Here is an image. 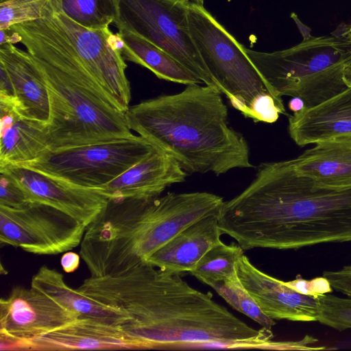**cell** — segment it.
Returning a JSON list of instances; mask_svg holds the SVG:
<instances>
[{
	"label": "cell",
	"instance_id": "18",
	"mask_svg": "<svg viewBox=\"0 0 351 351\" xmlns=\"http://www.w3.org/2000/svg\"><path fill=\"white\" fill-rule=\"evenodd\" d=\"M217 214L205 217L186 228L146 262L172 274L191 272L210 249L222 242Z\"/></svg>",
	"mask_w": 351,
	"mask_h": 351
},
{
	"label": "cell",
	"instance_id": "13",
	"mask_svg": "<svg viewBox=\"0 0 351 351\" xmlns=\"http://www.w3.org/2000/svg\"><path fill=\"white\" fill-rule=\"evenodd\" d=\"M236 266L243 286L270 318L295 322L317 320L318 303L315 297L300 293L285 282L261 271L244 254L237 260Z\"/></svg>",
	"mask_w": 351,
	"mask_h": 351
},
{
	"label": "cell",
	"instance_id": "11",
	"mask_svg": "<svg viewBox=\"0 0 351 351\" xmlns=\"http://www.w3.org/2000/svg\"><path fill=\"white\" fill-rule=\"evenodd\" d=\"M79 316L36 288L15 286L0 300V335L30 341Z\"/></svg>",
	"mask_w": 351,
	"mask_h": 351
},
{
	"label": "cell",
	"instance_id": "8",
	"mask_svg": "<svg viewBox=\"0 0 351 351\" xmlns=\"http://www.w3.org/2000/svg\"><path fill=\"white\" fill-rule=\"evenodd\" d=\"M182 0H115L113 23L166 51L203 84L217 88L191 38Z\"/></svg>",
	"mask_w": 351,
	"mask_h": 351
},
{
	"label": "cell",
	"instance_id": "26",
	"mask_svg": "<svg viewBox=\"0 0 351 351\" xmlns=\"http://www.w3.org/2000/svg\"><path fill=\"white\" fill-rule=\"evenodd\" d=\"M50 0H0V29L41 19Z\"/></svg>",
	"mask_w": 351,
	"mask_h": 351
},
{
	"label": "cell",
	"instance_id": "31",
	"mask_svg": "<svg viewBox=\"0 0 351 351\" xmlns=\"http://www.w3.org/2000/svg\"><path fill=\"white\" fill-rule=\"evenodd\" d=\"M0 103L14 108L15 97L12 81L5 68L0 64Z\"/></svg>",
	"mask_w": 351,
	"mask_h": 351
},
{
	"label": "cell",
	"instance_id": "34",
	"mask_svg": "<svg viewBox=\"0 0 351 351\" xmlns=\"http://www.w3.org/2000/svg\"><path fill=\"white\" fill-rule=\"evenodd\" d=\"M289 108L293 112V113L299 112L305 108L303 100L299 97H293L288 104Z\"/></svg>",
	"mask_w": 351,
	"mask_h": 351
},
{
	"label": "cell",
	"instance_id": "33",
	"mask_svg": "<svg viewBox=\"0 0 351 351\" xmlns=\"http://www.w3.org/2000/svg\"><path fill=\"white\" fill-rule=\"evenodd\" d=\"M0 45L6 43L14 45L21 43V36L11 27L7 29H0Z\"/></svg>",
	"mask_w": 351,
	"mask_h": 351
},
{
	"label": "cell",
	"instance_id": "9",
	"mask_svg": "<svg viewBox=\"0 0 351 351\" xmlns=\"http://www.w3.org/2000/svg\"><path fill=\"white\" fill-rule=\"evenodd\" d=\"M49 8L99 91L125 112L130 107L131 88L118 35L109 27L90 29L75 23L58 8L54 0H50Z\"/></svg>",
	"mask_w": 351,
	"mask_h": 351
},
{
	"label": "cell",
	"instance_id": "5",
	"mask_svg": "<svg viewBox=\"0 0 351 351\" xmlns=\"http://www.w3.org/2000/svg\"><path fill=\"white\" fill-rule=\"evenodd\" d=\"M189 32L195 47L215 82L230 104L254 122L273 123L287 115L282 98L248 57L245 47L204 6L186 4Z\"/></svg>",
	"mask_w": 351,
	"mask_h": 351
},
{
	"label": "cell",
	"instance_id": "25",
	"mask_svg": "<svg viewBox=\"0 0 351 351\" xmlns=\"http://www.w3.org/2000/svg\"><path fill=\"white\" fill-rule=\"evenodd\" d=\"M233 308L245 315L263 328L271 330L273 319L266 315L243 286L238 275L234 278L210 286Z\"/></svg>",
	"mask_w": 351,
	"mask_h": 351
},
{
	"label": "cell",
	"instance_id": "20",
	"mask_svg": "<svg viewBox=\"0 0 351 351\" xmlns=\"http://www.w3.org/2000/svg\"><path fill=\"white\" fill-rule=\"evenodd\" d=\"M289 161L297 173L318 186L351 188V143H319Z\"/></svg>",
	"mask_w": 351,
	"mask_h": 351
},
{
	"label": "cell",
	"instance_id": "35",
	"mask_svg": "<svg viewBox=\"0 0 351 351\" xmlns=\"http://www.w3.org/2000/svg\"><path fill=\"white\" fill-rule=\"evenodd\" d=\"M341 32L348 39L351 45V24L350 25H346L343 28H340Z\"/></svg>",
	"mask_w": 351,
	"mask_h": 351
},
{
	"label": "cell",
	"instance_id": "16",
	"mask_svg": "<svg viewBox=\"0 0 351 351\" xmlns=\"http://www.w3.org/2000/svg\"><path fill=\"white\" fill-rule=\"evenodd\" d=\"M288 132L301 147L323 142L351 143V87L289 116Z\"/></svg>",
	"mask_w": 351,
	"mask_h": 351
},
{
	"label": "cell",
	"instance_id": "19",
	"mask_svg": "<svg viewBox=\"0 0 351 351\" xmlns=\"http://www.w3.org/2000/svg\"><path fill=\"white\" fill-rule=\"evenodd\" d=\"M49 149L46 123L24 119L0 103V167L30 162Z\"/></svg>",
	"mask_w": 351,
	"mask_h": 351
},
{
	"label": "cell",
	"instance_id": "30",
	"mask_svg": "<svg viewBox=\"0 0 351 351\" xmlns=\"http://www.w3.org/2000/svg\"><path fill=\"white\" fill-rule=\"evenodd\" d=\"M323 276L329 281L332 289L351 297V265L338 271H326Z\"/></svg>",
	"mask_w": 351,
	"mask_h": 351
},
{
	"label": "cell",
	"instance_id": "23",
	"mask_svg": "<svg viewBox=\"0 0 351 351\" xmlns=\"http://www.w3.org/2000/svg\"><path fill=\"white\" fill-rule=\"evenodd\" d=\"M243 250L234 243L227 245L221 242L203 256L191 274L210 287L232 279L237 276V261Z\"/></svg>",
	"mask_w": 351,
	"mask_h": 351
},
{
	"label": "cell",
	"instance_id": "2",
	"mask_svg": "<svg viewBox=\"0 0 351 351\" xmlns=\"http://www.w3.org/2000/svg\"><path fill=\"white\" fill-rule=\"evenodd\" d=\"M217 218L222 233L244 250L351 241V188L318 186L289 160L263 162L250 185L223 202Z\"/></svg>",
	"mask_w": 351,
	"mask_h": 351
},
{
	"label": "cell",
	"instance_id": "3",
	"mask_svg": "<svg viewBox=\"0 0 351 351\" xmlns=\"http://www.w3.org/2000/svg\"><path fill=\"white\" fill-rule=\"evenodd\" d=\"M220 90L187 85L181 92L147 99L125 112L130 129L172 156L186 173L223 174L251 168L244 136L229 124Z\"/></svg>",
	"mask_w": 351,
	"mask_h": 351
},
{
	"label": "cell",
	"instance_id": "6",
	"mask_svg": "<svg viewBox=\"0 0 351 351\" xmlns=\"http://www.w3.org/2000/svg\"><path fill=\"white\" fill-rule=\"evenodd\" d=\"M30 56L41 72L49 93L47 139L50 150L134 135L128 127L125 112L116 108L90 83Z\"/></svg>",
	"mask_w": 351,
	"mask_h": 351
},
{
	"label": "cell",
	"instance_id": "28",
	"mask_svg": "<svg viewBox=\"0 0 351 351\" xmlns=\"http://www.w3.org/2000/svg\"><path fill=\"white\" fill-rule=\"evenodd\" d=\"M32 202L25 192L8 175L0 172V205L12 208H23Z\"/></svg>",
	"mask_w": 351,
	"mask_h": 351
},
{
	"label": "cell",
	"instance_id": "29",
	"mask_svg": "<svg viewBox=\"0 0 351 351\" xmlns=\"http://www.w3.org/2000/svg\"><path fill=\"white\" fill-rule=\"evenodd\" d=\"M285 284L300 293L315 298L321 294L328 293L332 290L329 281L324 276L311 280L296 278L293 280L285 282Z\"/></svg>",
	"mask_w": 351,
	"mask_h": 351
},
{
	"label": "cell",
	"instance_id": "15",
	"mask_svg": "<svg viewBox=\"0 0 351 351\" xmlns=\"http://www.w3.org/2000/svg\"><path fill=\"white\" fill-rule=\"evenodd\" d=\"M187 173L170 155L156 149L108 184L96 189L109 200L151 198L185 180Z\"/></svg>",
	"mask_w": 351,
	"mask_h": 351
},
{
	"label": "cell",
	"instance_id": "17",
	"mask_svg": "<svg viewBox=\"0 0 351 351\" xmlns=\"http://www.w3.org/2000/svg\"><path fill=\"white\" fill-rule=\"evenodd\" d=\"M0 64L12 83L15 112L24 119L47 123L49 118V93L42 73L29 53L13 44L0 45Z\"/></svg>",
	"mask_w": 351,
	"mask_h": 351
},
{
	"label": "cell",
	"instance_id": "21",
	"mask_svg": "<svg viewBox=\"0 0 351 351\" xmlns=\"http://www.w3.org/2000/svg\"><path fill=\"white\" fill-rule=\"evenodd\" d=\"M31 287L45 293L66 308L80 316L121 326L130 320L124 312L97 302L69 287L56 269L41 266L32 276Z\"/></svg>",
	"mask_w": 351,
	"mask_h": 351
},
{
	"label": "cell",
	"instance_id": "32",
	"mask_svg": "<svg viewBox=\"0 0 351 351\" xmlns=\"http://www.w3.org/2000/svg\"><path fill=\"white\" fill-rule=\"evenodd\" d=\"M80 255L75 252L68 251L64 252L60 259L62 269L66 273H72L77 270L80 263Z\"/></svg>",
	"mask_w": 351,
	"mask_h": 351
},
{
	"label": "cell",
	"instance_id": "1",
	"mask_svg": "<svg viewBox=\"0 0 351 351\" xmlns=\"http://www.w3.org/2000/svg\"><path fill=\"white\" fill-rule=\"evenodd\" d=\"M86 296L130 317L121 328L145 349L217 345L265 349L271 330H256L191 287L178 274L146 261L119 274L90 276L77 288Z\"/></svg>",
	"mask_w": 351,
	"mask_h": 351
},
{
	"label": "cell",
	"instance_id": "10",
	"mask_svg": "<svg viewBox=\"0 0 351 351\" xmlns=\"http://www.w3.org/2000/svg\"><path fill=\"white\" fill-rule=\"evenodd\" d=\"M86 226L51 206L31 202L12 208L0 205V242L38 255L71 251L82 241Z\"/></svg>",
	"mask_w": 351,
	"mask_h": 351
},
{
	"label": "cell",
	"instance_id": "36",
	"mask_svg": "<svg viewBox=\"0 0 351 351\" xmlns=\"http://www.w3.org/2000/svg\"><path fill=\"white\" fill-rule=\"evenodd\" d=\"M184 2L188 3H193L196 5H204V0H182Z\"/></svg>",
	"mask_w": 351,
	"mask_h": 351
},
{
	"label": "cell",
	"instance_id": "24",
	"mask_svg": "<svg viewBox=\"0 0 351 351\" xmlns=\"http://www.w3.org/2000/svg\"><path fill=\"white\" fill-rule=\"evenodd\" d=\"M54 1L65 15L87 28L108 27L115 18V0Z\"/></svg>",
	"mask_w": 351,
	"mask_h": 351
},
{
	"label": "cell",
	"instance_id": "14",
	"mask_svg": "<svg viewBox=\"0 0 351 351\" xmlns=\"http://www.w3.org/2000/svg\"><path fill=\"white\" fill-rule=\"evenodd\" d=\"M138 339L119 325L79 316L71 322L30 341H19L18 350H139Z\"/></svg>",
	"mask_w": 351,
	"mask_h": 351
},
{
	"label": "cell",
	"instance_id": "22",
	"mask_svg": "<svg viewBox=\"0 0 351 351\" xmlns=\"http://www.w3.org/2000/svg\"><path fill=\"white\" fill-rule=\"evenodd\" d=\"M117 34L125 60L148 69L161 80L186 86L203 84L182 63L148 40L125 29H118Z\"/></svg>",
	"mask_w": 351,
	"mask_h": 351
},
{
	"label": "cell",
	"instance_id": "27",
	"mask_svg": "<svg viewBox=\"0 0 351 351\" xmlns=\"http://www.w3.org/2000/svg\"><path fill=\"white\" fill-rule=\"evenodd\" d=\"M317 320L339 331L351 328V299L324 293L316 297Z\"/></svg>",
	"mask_w": 351,
	"mask_h": 351
},
{
	"label": "cell",
	"instance_id": "4",
	"mask_svg": "<svg viewBox=\"0 0 351 351\" xmlns=\"http://www.w3.org/2000/svg\"><path fill=\"white\" fill-rule=\"evenodd\" d=\"M245 51L276 97H299L305 108L351 87V45L340 31L271 53Z\"/></svg>",
	"mask_w": 351,
	"mask_h": 351
},
{
	"label": "cell",
	"instance_id": "7",
	"mask_svg": "<svg viewBox=\"0 0 351 351\" xmlns=\"http://www.w3.org/2000/svg\"><path fill=\"white\" fill-rule=\"evenodd\" d=\"M157 149L141 136L50 150L18 165L71 186L98 189Z\"/></svg>",
	"mask_w": 351,
	"mask_h": 351
},
{
	"label": "cell",
	"instance_id": "12",
	"mask_svg": "<svg viewBox=\"0 0 351 351\" xmlns=\"http://www.w3.org/2000/svg\"><path fill=\"white\" fill-rule=\"evenodd\" d=\"M25 192L32 202L60 210L86 227L107 206L109 199L95 189L71 186L21 165L0 167Z\"/></svg>",
	"mask_w": 351,
	"mask_h": 351
}]
</instances>
